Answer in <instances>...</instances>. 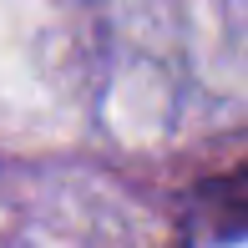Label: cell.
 I'll use <instances>...</instances> for the list:
<instances>
[{
  "label": "cell",
  "mask_w": 248,
  "mask_h": 248,
  "mask_svg": "<svg viewBox=\"0 0 248 248\" xmlns=\"http://www.w3.org/2000/svg\"><path fill=\"white\" fill-rule=\"evenodd\" d=\"M183 213H187V233L208 248L248 243V162H233L223 172L193 183Z\"/></svg>",
  "instance_id": "obj_1"
}]
</instances>
